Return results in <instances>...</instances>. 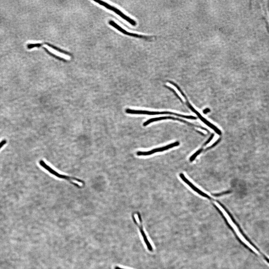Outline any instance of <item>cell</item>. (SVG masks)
<instances>
[{"instance_id": "cell-8", "label": "cell", "mask_w": 269, "mask_h": 269, "mask_svg": "<svg viewBox=\"0 0 269 269\" xmlns=\"http://www.w3.org/2000/svg\"><path fill=\"white\" fill-rule=\"evenodd\" d=\"M186 101V105H187V106L189 107V108L190 109L192 112H193L195 113L196 114L198 118L200 119V120L201 121L203 122L205 124L207 125V126L211 128L217 134L220 135H220L222 134L221 131H220L218 128H217L216 126H214V125L212 124V123H210L208 120H207L206 119L203 117L202 115H201L198 111H197V110H195L190 104H189V101L187 100Z\"/></svg>"}, {"instance_id": "cell-10", "label": "cell", "mask_w": 269, "mask_h": 269, "mask_svg": "<svg viewBox=\"0 0 269 269\" xmlns=\"http://www.w3.org/2000/svg\"><path fill=\"white\" fill-rule=\"evenodd\" d=\"M108 23L110 26H112L114 28L117 29V30H118L120 32H121V33L124 34L125 35H127V36L139 38H146H146H148L147 37L143 36V35L130 33V32H127V31L125 30L124 29L122 28L121 26H119L118 24H117V23H116L113 21L110 20L108 22Z\"/></svg>"}, {"instance_id": "cell-19", "label": "cell", "mask_w": 269, "mask_h": 269, "mask_svg": "<svg viewBox=\"0 0 269 269\" xmlns=\"http://www.w3.org/2000/svg\"><path fill=\"white\" fill-rule=\"evenodd\" d=\"M210 111V110L209 108H206L203 111V113L204 114H206L208 113Z\"/></svg>"}, {"instance_id": "cell-15", "label": "cell", "mask_w": 269, "mask_h": 269, "mask_svg": "<svg viewBox=\"0 0 269 269\" xmlns=\"http://www.w3.org/2000/svg\"><path fill=\"white\" fill-rule=\"evenodd\" d=\"M41 45H42V44L39 43L30 44H29V45H27V48L28 49H32V48L35 47H40Z\"/></svg>"}, {"instance_id": "cell-11", "label": "cell", "mask_w": 269, "mask_h": 269, "mask_svg": "<svg viewBox=\"0 0 269 269\" xmlns=\"http://www.w3.org/2000/svg\"><path fill=\"white\" fill-rule=\"evenodd\" d=\"M44 46L50 52H52V53L55 54V55L58 56L67 60H69L70 58L69 56L63 53L59 52V51H58L57 49L54 48V47L50 46V45H45Z\"/></svg>"}, {"instance_id": "cell-9", "label": "cell", "mask_w": 269, "mask_h": 269, "mask_svg": "<svg viewBox=\"0 0 269 269\" xmlns=\"http://www.w3.org/2000/svg\"><path fill=\"white\" fill-rule=\"evenodd\" d=\"M179 176H180L181 178V179L182 180H183L185 183H186V184L188 185V186L192 189V190H193L195 192H196L197 193L199 194V195H201V196L205 197V198H208V199L211 200H212L213 198H212L211 197L209 196V195H207V194L205 193V192H203L202 191L200 190L198 188H197L196 186H195V185L192 184L189 180H188L187 178L184 175L183 173H180V174H179Z\"/></svg>"}, {"instance_id": "cell-12", "label": "cell", "mask_w": 269, "mask_h": 269, "mask_svg": "<svg viewBox=\"0 0 269 269\" xmlns=\"http://www.w3.org/2000/svg\"><path fill=\"white\" fill-rule=\"evenodd\" d=\"M203 150V149L202 148H201V149L198 150V151H197L195 153H194L193 155L191 156L190 158H189V161H190L191 162L193 161L195 159V158H197V157L202 152Z\"/></svg>"}, {"instance_id": "cell-18", "label": "cell", "mask_w": 269, "mask_h": 269, "mask_svg": "<svg viewBox=\"0 0 269 269\" xmlns=\"http://www.w3.org/2000/svg\"><path fill=\"white\" fill-rule=\"evenodd\" d=\"M6 143L7 141L5 140V139H4V140H2V142H0V149H1L2 147Z\"/></svg>"}, {"instance_id": "cell-4", "label": "cell", "mask_w": 269, "mask_h": 269, "mask_svg": "<svg viewBox=\"0 0 269 269\" xmlns=\"http://www.w3.org/2000/svg\"><path fill=\"white\" fill-rule=\"evenodd\" d=\"M94 1L95 2H96L97 3L99 4V5H102V6L105 7V8L107 9L114 12L116 14L120 16L122 18L124 19V20H126L127 22H128V23H130L132 26H136V23L135 20L131 18H130L128 17V16L126 15L124 13L122 12L121 11H120L119 10L118 8H116V7L113 6L111 5H110V4H107V3L104 2L103 1H100V0H98V1Z\"/></svg>"}, {"instance_id": "cell-5", "label": "cell", "mask_w": 269, "mask_h": 269, "mask_svg": "<svg viewBox=\"0 0 269 269\" xmlns=\"http://www.w3.org/2000/svg\"><path fill=\"white\" fill-rule=\"evenodd\" d=\"M167 119L177 120V121L181 122H182L186 123V124L188 125L189 126H193V127L200 128L205 130H206V129L205 128L202 127V126L196 125L192 124V123H190L189 122L186 121V120H182L181 119L176 118V117H175L172 116H163L158 117H156V118L150 119L147 120V121L145 122L144 123L143 125L144 126H147L148 125L150 124L151 123L154 122Z\"/></svg>"}, {"instance_id": "cell-7", "label": "cell", "mask_w": 269, "mask_h": 269, "mask_svg": "<svg viewBox=\"0 0 269 269\" xmlns=\"http://www.w3.org/2000/svg\"><path fill=\"white\" fill-rule=\"evenodd\" d=\"M180 144L178 142H176L170 144L166 145V146L161 147L155 148L150 151H138L136 153V154L138 156H148L151 155L157 152H162L164 151L167 150L170 148H172L178 146Z\"/></svg>"}, {"instance_id": "cell-17", "label": "cell", "mask_w": 269, "mask_h": 269, "mask_svg": "<svg viewBox=\"0 0 269 269\" xmlns=\"http://www.w3.org/2000/svg\"><path fill=\"white\" fill-rule=\"evenodd\" d=\"M214 133L212 134L211 135V136H210V137H209V139H208V140H207L206 141V142H205V143H204L203 146H206V145H208V144L210 142H211L212 140V139H213V138H214Z\"/></svg>"}, {"instance_id": "cell-1", "label": "cell", "mask_w": 269, "mask_h": 269, "mask_svg": "<svg viewBox=\"0 0 269 269\" xmlns=\"http://www.w3.org/2000/svg\"><path fill=\"white\" fill-rule=\"evenodd\" d=\"M252 167V212L269 214V163H254Z\"/></svg>"}, {"instance_id": "cell-13", "label": "cell", "mask_w": 269, "mask_h": 269, "mask_svg": "<svg viewBox=\"0 0 269 269\" xmlns=\"http://www.w3.org/2000/svg\"><path fill=\"white\" fill-rule=\"evenodd\" d=\"M231 191L228 190L225 191V192H220V193L212 194V195L214 197H218L223 196V195H228V194H230L231 193Z\"/></svg>"}, {"instance_id": "cell-16", "label": "cell", "mask_w": 269, "mask_h": 269, "mask_svg": "<svg viewBox=\"0 0 269 269\" xmlns=\"http://www.w3.org/2000/svg\"><path fill=\"white\" fill-rule=\"evenodd\" d=\"M220 139H217V141H216V142H214V144H213L212 145H211V146H210L209 147L206 148V150H205V151H206L207 150H208L211 149H212V148H214V147L216 146V145H217V144H218L219 142H220Z\"/></svg>"}, {"instance_id": "cell-3", "label": "cell", "mask_w": 269, "mask_h": 269, "mask_svg": "<svg viewBox=\"0 0 269 269\" xmlns=\"http://www.w3.org/2000/svg\"><path fill=\"white\" fill-rule=\"evenodd\" d=\"M126 112L127 114H143L148 115H164V114H170V115H174L176 116L183 117V118L189 119H196V117L192 116H186L182 115L176 113L171 112L170 111H150L146 110H136L127 109L126 110Z\"/></svg>"}, {"instance_id": "cell-14", "label": "cell", "mask_w": 269, "mask_h": 269, "mask_svg": "<svg viewBox=\"0 0 269 269\" xmlns=\"http://www.w3.org/2000/svg\"><path fill=\"white\" fill-rule=\"evenodd\" d=\"M165 87L166 88H167V89H170V90L172 91V92L173 93H174L175 95V96L176 97H177L178 98V99L179 100H180L181 101V102H183V99H181V98L180 97H179V95L177 93H176L175 91L172 88L170 87V86H166H166H165Z\"/></svg>"}, {"instance_id": "cell-2", "label": "cell", "mask_w": 269, "mask_h": 269, "mask_svg": "<svg viewBox=\"0 0 269 269\" xmlns=\"http://www.w3.org/2000/svg\"><path fill=\"white\" fill-rule=\"evenodd\" d=\"M39 164L40 166L44 170H46L51 175L59 178L64 179V180L68 181L78 187H82L84 186L85 183L83 181L76 178L70 177V176L66 175L60 174L47 164L43 160H41L39 161Z\"/></svg>"}, {"instance_id": "cell-6", "label": "cell", "mask_w": 269, "mask_h": 269, "mask_svg": "<svg viewBox=\"0 0 269 269\" xmlns=\"http://www.w3.org/2000/svg\"><path fill=\"white\" fill-rule=\"evenodd\" d=\"M132 218H133L134 223L136 225L139 227V231H140L141 234L142 235V239H143L144 242V243L145 245H146L147 249L148 251H149L150 252H153V248L152 245H151L150 242L146 233H145L144 231L143 226L142 225V217H139L140 224H139V223H138V222L136 221L134 216H132Z\"/></svg>"}]
</instances>
